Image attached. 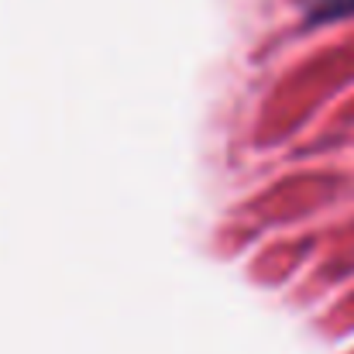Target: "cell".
Masks as SVG:
<instances>
[{
	"label": "cell",
	"instance_id": "1",
	"mask_svg": "<svg viewBox=\"0 0 354 354\" xmlns=\"http://www.w3.org/2000/svg\"><path fill=\"white\" fill-rule=\"evenodd\" d=\"M306 28H324L354 17V0H296Z\"/></svg>",
	"mask_w": 354,
	"mask_h": 354
}]
</instances>
